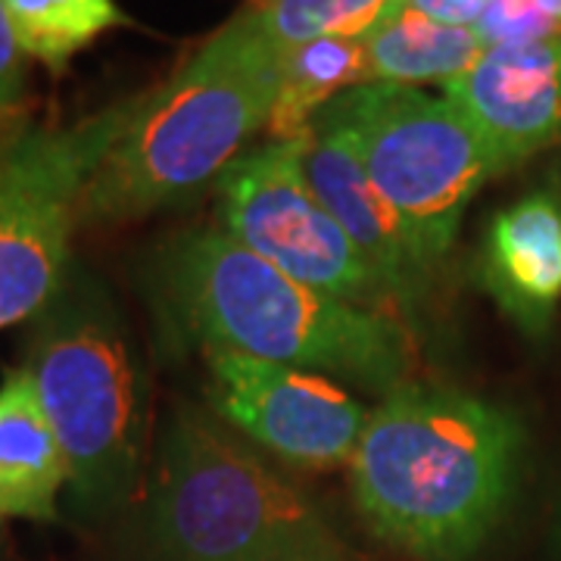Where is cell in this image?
I'll list each match as a JSON object with an SVG mask.
<instances>
[{
    "label": "cell",
    "mask_w": 561,
    "mask_h": 561,
    "mask_svg": "<svg viewBox=\"0 0 561 561\" xmlns=\"http://www.w3.org/2000/svg\"><path fill=\"white\" fill-rule=\"evenodd\" d=\"M278 561H280V559H278Z\"/></svg>",
    "instance_id": "obj_23"
},
{
    "label": "cell",
    "mask_w": 561,
    "mask_h": 561,
    "mask_svg": "<svg viewBox=\"0 0 561 561\" xmlns=\"http://www.w3.org/2000/svg\"><path fill=\"white\" fill-rule=\"evenodd\" d=\"M302 172L312 194L371 265L390 306H415L431 268L419 256L393 209L365 175L353 140L334 122L316 116L302 135Z\"/></svg>",
    "instance_id": "obj_11"
},
{
    "label": "cell",
    "mask_w": 561,
    "mask_h": 561,
    "mask_svg": "<svg viewBox=\"0 0 561 561\" xmlns=\"http://www.w3.org/2000/svg\"><path fill=\"white\" fill-rule=\"evenodd\" d=\"M508 172L561 144V35L486 47L461 79L443 88Z\"/></svg>",
    "instance_id": "obj_10"
},
{
    "label": "cell",
    "mask_w": 561,
    "mask_h": 561,
    "mask_svg": "<svg viewBox=\"0 0 561 561\" xmlns=\"http://www.w3.org/2000/svg\"><path fill=\"white\" fill-rule=\"evenodd\" d=\"M522 443V421L508 409L405 383L368 412L350 459L359 515L415 559H465L500 522Z\"/></svg>",
    "instance_id": "obj_1"
},
{
    "label": "cell",
    "mask_w": 561,
    "mask_h": 561,
    "mask_svg": "<svg viewBox=\"0 0 561 561\" xmlns=\"http://www.w3.org/2000/svg\"><path fill=\"white\" fill-rule=\"evenodd\" d=\"M280 561H346V556H343V549L334 542L331 530H328V534H321L316 540L302 542L300 549H294L290 556H284Z\"/></svg>",
    "instance_id": "obj_21"
},
{
    "label": "cell",
    "mask_w": 561,
    "mask_h": 561,
    "mask_svg": "<svg viewBox=\"0 0 561 561\" xmlns=\"http://www.w3.org/2000/svg\"><path fill=\"white\" fill-rule=\"evenodd\" d=\"M209 397L221 419L297 468L353 459L368 412L328 375L228 350H203Z\"/></svg>",
    "instance_id": "obj_9"
},
{
    "label": "cell",
    "mask_w": 561,
    "mask_h": 561,
    "mask_svg": "<svg viewBox=\"0 0 561 561\" xmlns=\"http://www.w3.org/2000/svg\"><path fill=\"white\" fill-rule=\"evenodd\" d=\"M25 125V54L0 0V147Z\"/></svg>",
    "instance_id": "obj_19"
},
{
    "label": "cell",
    "mask_w": 561,
    "mask_h": 561,
    "mask_svg": "<svg viewBox=\"0 0 561 561\" xmlns=\"http://www.w3.org/2000/svg\"><path fill=\"white\" fill-rule=\"evenodd\" d=\"M402 3L424 16L453 22V25H478L483 7H486V0H402Z\"/></svg>",
    "instance_id": "obj_20"
},
{
    "label": "cell",
    "mask_w": 561,
    "mask_h": 561,
    "mask_svg": "<svg viewBox=\"0 0 561 561\" xmlns=\"http://www.w3.org/2000/svg\"><path fill=\"white\" fill-rule=\"evenodd\" d=\"M478 280L524 334L542 337L552 328L561 300V175L493 216Z\"/></svg>",
    "instance_id": "obj_12"
},
{
    "label": "cell",
    "mask_w": 561,
    "mask_h": 561,
    "mask_svg": "<svg viewBox=\"0 0 561 561\" xmlns=\"http://www.w3.org/2000/svg\"><path fill=\"white\" fill-rule=\"evenodd\" d=\"M131 110L135 98L72 125H25L0 147V331L60 294L84 187Z\"/></svg>",
    "instance_id": "obj_7"
},
{
    "label": "cell",
    "mask_w": 561,
    "mask_h": 561,
    "mask_svg": "<svg viewBox=\"0 0 561 561\" xmlns=\"http://www.w3.org/2000/svg\"><path fill=\"white\" fill-rule=\"evenodd\" d=\"M153 534L172 561H278L328 527L256 453L181 409L162 443Z\"/></svg>",
    "instance_id": "obj_4"
},
{
    "label": "cell",
    "mask_w": 561,
    "mask_h": 561,
    "mask_svg": "<svg viewBox=\"0 0 561 561\" xmlns=\"http://www.w3.org/2000/svg\"><path fill=\"white\" fill-rule=\"evenodd\" d=\"M216 213L221 234L290 278L387 312L378 275L306 181L302 140H268L241 153L216 181Z\"/></svg>",
    "instance_id": "obj_8"
},
{
    "label": "cell",
    "mask_w": 561,
    "mask_h": 561,
    "mask_svg": "<svg viewBox=\"0 0 561 561\" xmlns=\"http://www.w3.org/2000/svg\"><path fill=\"white\" fill-rule=\"evenodd\" d=\"M66 483L69 468L60 440L22 365L0 387V522H54Z\"/></svg>",
    "instance_id": "obj_13"
},
{
    "label": "cell",
    "mask_w": 561,
    "mask_h": 561,
    "mask_svg": "<svg viewBox=\"0 0 561 561\" xmlns=\"http://www.w3.org/2000/svg\"><path fill=\"white\" fill-rule=\"evenodd\" d=\"M486 47L524 44L561 35L559 22H552L537 0H486L481 20L474 25Z\"/></svg>",
    "instance_id": "obj_18"
},
{
    "label": "cell",
    "mask_w": 561,
    "mask_h": 561,
    "mask_svg": "<svg viewBox=\"0 0 561 561\" xmlns=\"http://www.w3.org/2000/svg\"><path fill=\"white\" fill-rule=\"evenodd\" d=\"M365 62L371 84H424L461 79L486 54L474 25H453L402 7L365 35Z\"/></svg>",
    "instance_id": "obj_14"
},
{
    "label": "cell",
    "mask_w": 561,
    "mask_h": 561,
    "mask_svg": "<svg viewBox=\"0 0 561 561\" xmlns=\"http://www.w3.org/2000/svg\"><path fill=\"white\" fill-rule=\"evenodd\" d=\"M25 371L50 421L69 486L106 508L138 481L144 405L131 353L110 309L91 297H54L38 316Z\"/></svg>",
    "instance_id": "obj_6"
},
{
    "label": "cell",
    "mask_w": 561,
    "mask_h": 561,
    "mask_svg": "<svg viewBox=\"0 0 561 561\" xmlns=\"http://www.w3.org/2000/svg\"><path fill=\"white\" fill-rule=\"evenodd\" d=\"M280 54L247 7L179 72L135 98L122 135L81 197V225L144 219L191 201L268 128L280 91Z\"/></svg>",
    "instance_id": "obj_3"
},
{
    "label": "cell",
    "mask_w": 561,
    "mask_h": 561,
    "mask_svg": "<svg viewBox=\"0 0 561 561\" xmlns=\"http://www.w3.org/2000/svg\"><path fill=\"white\" fill-rule=\"evenodd\" d=\"M253 3H256V7H260V3H265V0H253Z\"/></svg>",
    "instance_id": "obj_22"
},
{
    "label": "cell",
    "mask_w": 561,
    "mask_h": 561,
    "mask_svg": "<svg viewBox=\"0 0 561 561\" xmlns=\"http://www.w3.org/2000/svg\"><path fill=\"white\" fill-rule=\"evenodd\" d=\"M3 10L25 60L41 62L54 76H62L76 54L101 35L131 25L116 0H3Z\"/></svg>",
    "instance_id": "obj_16"
},
{
    "label": "cell",
    "mask_w": 561,
    "mask_h": 561,
    "mask_svg": "<svg viewBox=\"0 0 561 561\" xmlns=\"http://www.w3.org/2000/svg\"><path fill=\"white\" fill-rule=\"evenodd\" d=\"M160 284L175 331L203 350L334 375L381 397L412 383L415 346L400 319L290 278L221 231L172 243Z\"/></svg>",
    "instance_id": "obj_2"
},
{
    "label": "cell",
    "mask_w": 561,
    "mask_h": 561,
    "mask_svg": "<svg viewBox=\"0 0 561 561\" xmlns=\"http://www.w3.org/2000/svg\"><path fill=\"white\" fill-rule=\"evenodd\" d=\"M359 84H371L362 38L312 41L284 54L268 140H300L328 103Z\"/></svg>",
    "instance_id": "obj_15"
},
{
    "label": "cell",
    "mask_w": 561,
    "mask_h": 561,
    "mask_svg": "<svg viewBox=\"0 0 561 561\" xmlns=\"http://www.w3.org/2000/svg\"><path fill=\"white\" fill-rule=\"evenodd\" d=\"M319 116L353 140L368 181L434 272L453 250L471 197L500 175L481 128L449 98L402 84H359Z\"/></svg>",
    "instance_id": "obj_5"
},
{
    "label": "cell",
    "mask_w": 561,
    "mask_h": 561,
    "mask_svg": "<svg viewBox=\"0 0 561 561\" xmlns=\"http://www.w3.org/2000/svg\"><path fill=\"white\" fill-rule=\"evenodd\" d=\"M402 7V0H265L260 16L275 47L290 54L312 41L365 38Z\"/></svg>",
    "instance_id": "obj_17"
}]
</instances>
